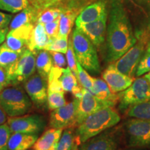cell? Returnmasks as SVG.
<instances>
[{
    "label": "cell",
    "instance_id": "20",
    "mask_svg": "<svg viewBox=\"0 0 150 150\" xmlns=\"http://www.w3.org/2000/svg\"><path fill=\"white\" fill-rule=\"evenodd\" d=\"M52 39L48 36L44 25L37 23L33 28L31 39H30L28 49L31 51H38L45 50Z\"/></svg>",
    "mask_w": 150,
    "mask_h": 150
},
{
    "label": "cell",
    "instance_id": "8",
    "mask_svg": "<svg viewBox=\"0 0 150 150\" xmlns=\"http://www.w3.org/2000/svg\"><path fill=\"white\" fill-rule=\"evenodd\" d=\"M125 129L130 147H150V120L134 117L127 122Z\"/></svg>",
    "mask_w": 150,
    "mask_h": 150
},
{
    "label": "cell",
    "instance_id": "26",
    "mask_svg": "<svg viewBox=\"0 0 150 150\" xmlns=\"http://www.w3.org/2000/svg\"><path fill=\"white\" fill-rule=\"evenodd\" d=\"M127 114L131 117L150 120V100L131 106Z\"/></svg>",
    "mask_w": 150,
    "mask_h": 150
},
{
    "label": "cell",
    "instance_id": "6",
    "mask_svg": "<svg viewBox=\"0 0 150 150\" xmlns=\"http://www.w3.org/2000/svg\"><path fill=\"white\" fill-rule=\"evenodd\" d=\"M37 51L29 49L22 52L19 59L6 70L8 85H19L35 74Z\"/></svg>",
    "mask_w": 150,
    "mask_h": 150
},
{
    "label": "cell",
    "instance_id": "40",
    "mask_svg": "<svg viewBox=\"0 0 150 150\" xmlns=\"http://www.w3.org/2000/svg\"><path fill=\"white\" fill-rule=\"evenodd\" d=\"M8 86L6 71L4 67L0 66V93Z\"/></svg>",
    "mask_w": 150,
    "mask_h": 150
},
{
    "label": "cell",
    "instance_id": "15",
    "mask_svg": "<svg viewBox=\"0 0 150 150\" xmlns=\"http://www.w3.org/2000/svg\"><path fill=\"white\" fill-rule=\"evenodd\" d=\"M110 0H97L83 9L76 17L75 24H85L96 21L107 16Z\"/></svg>",
    "mask_w": 150,
    "mask_h": 150
},
{
    "label": "cell",
    "instance_id": "29",
    "mask_svg": "<svg viewBox=\"0 0 150 150\" xmlns=\"http://www.w3.org/2000/svg\"><path fill=\"white\" fill-rule=\"evenodd\" d=\"M47 103L49 109L51 110L64 106L66 104L64 97V91H47Z\"/></svg>",
    "mask_w": 150,
    "mask_h": 150
},
{
    "label": "cell",
    "instance_id": "1",
    "mask_svg": "<svg viewBox=\"0 0 150 150\" xmlns=\"http://www.w3.org/2000/svg\"><path fill=\"white\" fill-rule=\"evenodd\" d=\"M106 36L107 63L115 62L136 43L125 0H110Z\"/></svg>",
    "mask_w": 150,
    "mask_h": 150
},
{
    "label": "cell",
    "instance_id": "42",
    "mask_svg": "<svg viewBox=\"0 0 150 150\" xmlns=\"http://www.w3.org/2000/svg\"><path fill=\"white\" fill-rule=\"evenodd\" d=\"M6 122V114L2 108L0 107V125L5 124Z\"/></svg>",
    "mask_w": 150,
    "mask_h": 150
},
{
    "label": "cell",
    "instance_id": "23",
    "mask_svg": "<svg viewBox=\"0 0 150 150\" xmlns=\"http://www.w3.org/2000/svg\"><path fill=\"white\" fill-rule=\"evenodd\" d=\"M21 54L11 50L4 42L0 45V66L6 71L18 61Z\"/></svg>",
    "mask_w": 150,
    "mask_h": 150
},
{
    "label": "cell",
    "instance_id": "17",
    "mask_svg": "<svg viewBox=\"0 0 150 150\" xmlns=\"http://www.w3.org/2000/svg\"><path fill=\"white\" fill-rule=\"evenodd\" d=\"M63 130L51 128L45 131L32 146V150H56Z\"/></svg>",
    "mask_w": 150,
    "mask_h": 150
},
{
    "label": "cell",
    "instance_id": "2",
    "mask_svg": "<svg viewBox=\"0 0 150 150\" xmlns=\"http://www.w3.org/2000/svg\"><path fill=\"white\" fill-rule=\"evenodd\" d=\"M120 121V116L112 106H106L88 116L75 131L78 146L90 138L111 128Z\"/></svg>",
    "mask_w": 150,
    "mask_h": 150
},
{
    "label": "cell",
    "instance_id": "3",
    "mask_svg": "<svg viewBox=\"0 0 150 150\" xmlns=\"http://www.w3.org/2000/svg\"><path fill=\"white\" fill-rule=\"evenodd\" d=\"M76 61L86 71L99 74L100 64L96 47L86 35L75 27L71 36Z\"/></svg>",
    "mask_w": 150,
    "mask_h": 150
},
{
    "label": "cell",
    "instance_id": "21",
    "mask_svg": "<svg viewBox=\"0 0 150 150\" xmlns=\"http://www.w3.org/2000/svg\"><path fill=\"white\" fill-rule=\"evenodd\" d=\"M53 61L50 52L45 50L37 51L36 59H35V68L38 74L42 78L47 81L49 74L53 67Z\"/></svg>",
    "mask_w": 150,
    "mask_h": 150
},
{
    "label": "cell",
    "instance_id": "14",
    "mask_svg": "<svg viewBox=\"0 0 150 150\" xmlns=\"http://www.w3.org/2000/svg\"><path fill=\"white\" fill-rule=\"evenodd\" d=\"M102 77L110 91L115 94L126 90L133 83V78L120 72L112 63L102 72Z\"/></svg>",
    "mask_w": 150,
    "mask_h": 150
},
{
    "label": "cell",
    "instance_id": "5",
    "mask_svg": "<svg viewBox=\"0 0 150 150\" xmlns=\"http://www.w3.org/2000/svg\"><path fill=\"white\" fill-rule=\"evenodd\" d=\"M149 35L147 31L143 32L140 35V40H137L136 44L115 62L114 65L120 72L134 79L140 60L145 54L149 41Z\"/></svg>",
    "mask_w": 150,
    "mask_h": 150
},
{
    "label": "cell",
    "instance_id": "39",
    "mask_svg": "<svg viewBox=\"0 0 150 150\" xmlns=\"http://www.w3.org/2000/svg\"><path fill=\"white\" fill-rule=\"evenodd\" d=\"M12 19V15L5 13L0 11V28H2V29L8 28V27Z\"/></svg>",
    "mask_w": 150,
    "mask_h": 150
},
{
    "label": "cell",
    "instance_id": "10",
    "mask_svg": "<svg viewBox=\"0 0 150 150\" xmlns=\"http://www.w3.org/2000/svg\"><path fill=\"white\" fill-rule=\"evenodd\" d=\"M76 107V124L77 126L86 119L101 108L106 106H113L115 103L111 101H105L97 98L88 90L82 88L81 96L77 99Z\"/></svg>",
    "mask_w": 150,
    "mask_h": 150
},
{
    "label": "cell",
    "instance_id": "25",
    "mask_svg": "<svg viewBox=\"0 0 150 150\" xmlns=\"http://www.w3.org/2000/svg\"><path fill=\"white\" fill-rule=\"evenodd\" d=\"M76 136L73 128L65 129L63 131L56 150H72L76 144Z\"/></svg>",
    "mask_w": 150,
    "mask_h": 150
},
{
    "label": "cell",
    "instance_id": "31",
    "mask_svg": "<svg viewBox=\"0 0 150 150\" xmlns=\"http://www.w3.org/2000/svg\"><path fill=\"white\" fill-rule=\"evenodd\" d=\"M77 76L76 79L79 81V85L82 88L91 91L93 85V78L87 72L85 69L77 62Z\"/></svg>",
    "mask_w": 150,
    "mask_h": 150
},
{
    "label": "cell",
    "instance_id": "9",
    "mask_svg": "<svg viewBox=\"0 0 150 150\" xmlns=\"http://www.w3.org/2000/svg\"><path fill=\"white\" fill-rule=\"evenodd\" d=\"M7 124L11 133L38 134L45 128L46 120L42 115L33 114L10 117Z\"/></svg>",
    "mask_w": 150,
    "mask_h": 150
},
{
    "label": "cell",
    "instance_id": "16",
    "mask_svg": "<svg viewBox=\"0 0 150 150\" xmlns=\"http://www.w3.org/2000/svg\"><path fill=\"white\" fill-rule=\"evenodd\" d=\"M79 150H116L117 141L115 137L108 133H101L79 145Z\"/></svg>",
    "mask_w": 150,
    "mask_h": 150
},
{
    "label": "cell",
    "instance_id": "19",
    "mask_svg": "<svg viewBox=\"0 0 150 150\" xmlns=\"http://www.w3.org/2000/svg\"><path fill=\"white\" fill-rule=\"evenodd\" d=\"M38 134L12 133L8 140V150H28L36 141Z\"/></svg>",
    "mask_w": 150,
    "mask_h": 150
},
{
    "label": "cell",
    "instance_id": "28",
    "mask_svg": "<svg viewBox=\"0 0 150 150\" xmlns=\"http://www.w3.org/2000/svg\"><path fill=\"white\" fill-rule=\"evenodd\" d=\"M33 13L30 9L26 8L21 11L20 13L17 15L13 19H12L9 28L10 29H15L17 28L22 27L24 24L32 23L33 22Z\"/></svg>",
    "mask_w": 150,
    "mask_h": 150
},
{
    "label": "cell",
    "instance_id": "36",
    "mask_svg": "<svg viewBox=\"0 0 150 150\" xmlns=\"http://www.w3.org/2000/svg\"><path fill=\"white\" fill-rule=\"evenodd\" d=\"M45 29V31L47 33L48 36L50 38V39H54L59 35V18L56 19V20L43 24Z\"/></svg>",
    "mask_w": 150,
    "mask_h": 150
},
{
    "label": "cell",
    "instance_id": "41",
    "mask_svg": "<svg viewBox=\"0 0 150 150\" xmlns=\"http://www.w3.org/2000/svg\"><path fill=\"white\" fill-rule=\"evenodd\" d=\"M8 32V28H5V29L0 28V45L5 41L6 37V34Z\"/></svg>",
    "mask_w": 150,
    "mask_h": 150
},
{
    "label": "cell",
    "instance_id": "12",
    "mask_svg": "<svg viewBox=\"0 0 150 150\" xmlns=\"http://www.w3.org/2000/svg\"><path fill=\"white\" fill-rule=\"evenodd\" d=\"M24 88L30 99L38 107L47 103V81L39 74H33L24 82Z\"/></svg>",
    "mask_w": 150,
    "mask_h": 150
},
{
    "label": "cell",
    "instance_id": "43",
    "mask_svg": "<svg viewBox=\"0 0 150 150\" xmlns=\"http://www.w3.org/2000/svg\"><path fill=\"white\" fill-rule=\"evenodd\" d=\"M144 77H145L146 79H147L148 81L149 82H150V72H148L147 74H146L145 75V76H144Z\"/></svg>",
    "mask_w": 150,
    "mask_h": 150
},
{
    "label": "cell",
    "instance_id": "18",
    "mask_svg": "<svg viewBox=\"0 0 150 150\" xmlns=\"http://www.w3.org/2000/svg\"><path fill=\"white\" fill-rule=\"evenodd\" d=\"M59 81L63 91L71 93L76 99L81 96L82 87L79 85L76 76L68 67L62 69Z\"/></svg>",
    "mask_w": 150,
    "mask_h": 150
},
{
    "label": "cell",
    "instance_id": "34",
    "mask_svg": "<svg viewBox=\"0 0 150 150\" xmlns=\"http://www.w3.org/2000/svg\"><path fill=\"white\" fill-rule=\"evenodd\" d=\"M11 134L8 124L0 125V150H8V140Z\"/></svg>",
    "mask_w": 150,
    "mask_h": 150
},
{
    "label": "cell",
    "instance_id": "37",
    "mask_svg": "<svg viewBox=\"0 0 150 150\" xmlns=\"http://www.w3.org/2000/svg\"><path fill=\"white\" fill-rule=\"evenodd\" d=\"M52 56L54 66L64 68L66 66V60L63 53L57 52H50Z\"/></svg>",
    "mask_w": 150,
    "mask_h": 150
},
{
    "label": "cell",
    "instance_id": "7",
    "mask_svg": "<svg viewBox=\"0 0 150 150\" xmlns=\"http://www.w3.org/2000/svg\"><path fill=\"white\" fill-rule=\"evenodd\" d=\"M119 108L125 110L134 105L150 100V82L145 77L138 78L126 90L118 94Z\"/></svg>",
    "mask_w": 150,
    "mask_h": 150
},
{
    "label": "cell",
    "instance_id": "38",
    "mask_svg": "<svg viewBox=\"0 0 150 150\" xmlns=\"http://www.w3.org/2000/svg\"><path fill=\"white\" fill-rule=\"evenodd\" d=\"M131 2L134 3L135 5L142 11L145 16L149 19L150 22V0H131Z\"/></svg>",
    "mask_w": 150,
    "mask_h": 150
},
{
    "label": "cell",
    "instance_id": "33",
    "mask_svg": "<svg viewBox=\"0 0 150 150\" xmlns=\"http://www.w3.org/2000/svg\"><path fill=\"white\" fill-rule=\"evenodd\" d=\"M67 57V63L68 65L69 68L72 71V72L74 74L75 76H77V61H76V56H75L74 49H73L72 38H70L68 41V48H67V51L66 53Z\"/></svg>",
    "mask_w": 150,
    "mask_h": 150
},
{
    "label": "cell",
    "instance_id": "44",
    "mask_svg": "<svg viewBox=\"0 0 150 150\" xmlns=\"http://www.w3.org/2000/svg\"><path fill=\"white\" fill-rule=\"evenodd\" d=\"M146 52H149V53H150V40L149 41V42H148L147 48H146Z\"/></svg>",
    "mask_w": 150,
    "mask_h": 150
},
{
    "label": "cell",
    "instance_id": "32",
    "mask_svg": "<svg viewBox=\"0 0 150 150\" xmlns=\"http://www.w3.org/2000/svg\"><path fill=\"white\" fill-rule=\"evenodd\" d=\"M61 10L59 8H49L47 10L43 11L37 20V23L45 24L49 22H52L59 18Z\"/></svg>",
    "mask_w": 150,
    "mask_h": 150
},
{
    "label": "cell",
    "instance_id": "4",
    "mask_svg": "<svg viewBox=\"0 0 150 150\" xmlns=\"http://www.w3.org/2000/svg\"><path fill=\"white\" fill-rule=\"evenodd\" d=\"M29 95L20 87L5 88L0 93V107L10 117L25 115L32 106Z\"/></svg>",
    "mask_w": 150,
    "mask_h": 150
},
{
    "label": "cell",
    "instance_id": "11",
    "mask_svg": "<svg viewBox=\"0 0 150 150\" xmlns=\"http://www.w3.org/2000/svg\"><path fill=\"white\" fill-rule=\"evenodd\" d=\"M77 99L66 103L64 106L52 110L50 114V126L51 128L65 129L73 128L76 124Z\"/></svg>",
    "mask_w": 150,
    "mask_h": 150
},
{
    "label": "cell",
    "instance_id": "35",
    "mask_svg": "<svg viewBox=\"0 0 150 150\" xmlns=\"http://www.w3.org/2000/svg\"><path fill=\"white\" fill-rule=\"evenodd\" d=\"M150 72V53L146 52L140 59L137 67L136 76H140Z\"/></svg>",
    "mask_w": 150,
    "mask_h": 150
},
{
    "label": "cell",
    "instance_id": "13",
    "mask_svg": "<svg viewBox=\"0 0 150 150\" xmlns=\"http://www.w3.org/2000/svg\"><path fill=\"white\" fill-rule=\"evenodd\" d=\"M108 15L96 21L85 24H76L77 28L86 35L96 48H100L106 38Z\"/></svg>",
    "mask_w": 150,
    "mask_h": 150
},
{
    "label": "cell",
    "instance_id": "45",
    "mask_svg": "<svg viewBox=\"0 0 150 150\" xmlns=\"http://www.w3.org/2000/svg\"><path fill=\"white\" fill-rule=\"evenodd\" d=\"M72 150H79V149H78V145H75L74 146V147H73Z\"/></svg>",
    "mask_w": 150,
    "mask_h": 150
},
{
    "label": "cell",
    "instance_id": "27",
    "mask_svg": "<svg viewBox=\"0 0 150 150\" xmlns=\"http://www.w3.org/2000/svg\"><path fill=\"white\" fill-rule=\"evenodd\" d=\"M28 0H0V10L16 13L27 8Z\"/></svg>",
    "mask_w": 150,
    "mask_h": 150
},
{
    "label": "cell",
    "instance_id": "30",
    "mask_svg": "<svg viewBox=\"0 0 150 150\" xmlns=\"http://www.w3.org/2000/svg\"><path fill=\"white\" fill-rule=\"evenodd\" d=\"M68 48V40L67 38L58 36L52 39L45 50L49 52H57L63 54H66Z\"/></svg>",
    "mask_w": 150,
    "mask_h": 150
},
{
    "label": "cell",
    "instance_id": "24",
    "mask_svg": "<svg viewBox=\"0 0 150 150\" xmlns=\"http://www.w3.org/2000/svg\"><path fill=\"white\" fill-rule=\"evenodd\" d=\"M75 18H76V15L73 13L61 11L59 17V31L58 36L68 37L72 30Z\"/></svg>",
    "mask_w": 150,
    "mask_h": 150
},
{
    "label": "cell",
    "instance_id": "22",
    "mask_svg": "<svg viewBox=\"0 0 150 150\" xmlns=\"http://www.w3.org/2000/svg\"><path fill=\"white\" fill-rule=\"evenodd\" d=\"M91 92L102 100L116 102L118 99V95L112 93L107 83L102 79L93 78V85Z\"/></svg>",
    "mask_w": 150,
    "mask_h": 150
}]
</instances>
